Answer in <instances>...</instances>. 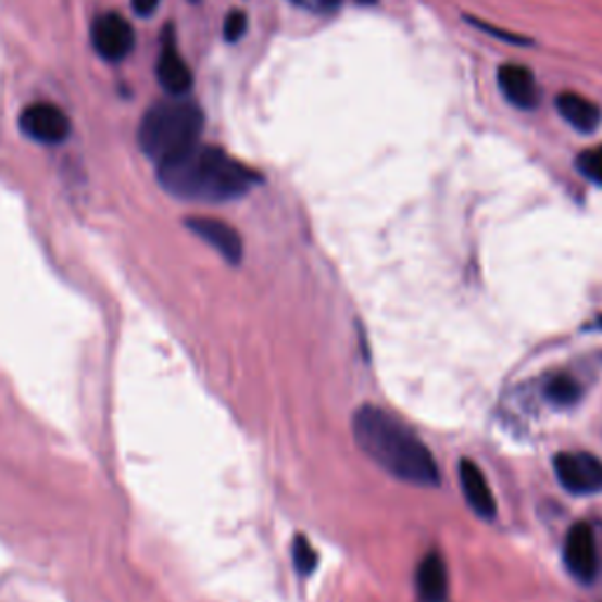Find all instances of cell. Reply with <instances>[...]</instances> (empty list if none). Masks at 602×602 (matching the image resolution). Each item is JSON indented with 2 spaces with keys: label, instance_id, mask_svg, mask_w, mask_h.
I'll use <instances>...</instances> for the list:
<instances>
[{
  "label": "cell",
  "instance_id": "10",
  "mask_svg": "<svg viewBox=\"0 0 602 602\" xmlns=\"http://www.w3.org/2000/svg\"><path fill=\"white\" fill-rule=\"evenodd\" d=\"M459 482H462L464 497L473 513L480 515L485 521H492L497 515V501L480 466L473 464L471 459H462V462H459Z\"/></svg>",
  "mask_w": 602,
  "mask_h": 602
},
{
  "label": "cell",
  "instance_id": "2",
  "mask_svg": "<svg viewBox=\"0 0 602 602\" xmlns=\"http://www.w3.org/2000/svg\"><path fill=\"white\" fill-rule=\"evenodd\" d=\"M353 438L361 452L393 478L417 487H436L440 482L431 450L391 412L363 405L353 414Z\"/></svg>",
  "mask_w": 602,
  "mask_h": 602
},
{
  "label": "cell",
  "instance_id": "11",
  "mask_svg": "<svg viewBox=\"0 0 602 602\" xmlns=\"http://www.w3.org/2000/svg\"><path fill=\"white\" fill-rule=\"evenodd\" d=\"M499 88L513 106L518 109H535L539 104V90L532 71L523 64H504L497 71Z\"/></svg>",
  "mask_w": 602,
  "mask_h": 602
},
{
  "label": "cell",
  "instance_id": "8",
  "mask_svg": "<svg viewBox=\"0 0 602 602\" xmlns=\"http://www.w3.org/2000/svg\"><path fill=\"white\" fill-rule=\"evenodd\" d=\"M155 76L161 88L170 97H186L193 88V74L189 64L181 60V52L177 48L175 28L165 26L163 40H161V54H158L155 64Z\"/></svg>",
  "mask_w": 602,
  "mask_h": 602
},
{
  "label": "cell",
  "instance_id": "3",
  "mask_svg": "<svg viewBox=\"0 0 602 602\" xmlns=\"http://www.w3.org/2000/svg\"><path fill=\"white\" fill-rule=\"evenodd\" d=\"M203 125V109L193 99L167 97L145 113L137 139L145 155L155 163H163L167 158L196 147Z\"/></svg>",
  "mask_w": 602,
  "mask_h": 602
},
{
  "label": "cell",
  "instance_id": "6",
  "mask_svg": "<svg viewBox=\"0 0 602 602\" xmlns=\"http://www.w3.org/2000/svg\"><path fill=\"white\" fill-rule=\"evenodd\" d=\"M92 48L106 62H123L135 48V28L123 14H99L92 24Z\"/></svg>",
  "mask_w": 602,
  "mask_h": 602
},
{
  "label": "cell",
  "instance_id": "1",
  "mask_svg": "<svg viewBox=\"0 0 602 602\" xmlns=\"http://www.w3.org/2000/svg\"><path fill=\"white\" fill-rule=\"evenodd\" d=\"M158 181L179 200L226 203L248 196L260 184V175L217 147L196 145L158 163Z\"/></svg>",
  "mask_w": 602,
  "mask_h": 602
},
{
  "label": "cell",
  "instance_id": "16",
  "mask_svg": "<svg viewBox=\"0 0 602 602\" xmlns=\"http://www.w3.org/2000/svg\"><path fill=\"white\" fill-rule=\"evenodd\" d=\"M577 170L589 181L602 186V145L593 147V149H586L584 153H579Z\"/></svg>",
  "mask_w": 602,
  "mask_h": 602
},
{
  "label": "cell",
  "instance_id": "13",
  "mask_svg": "<svg viewBox=\"0 0 602 602\" xmlns=\"http://www.w3.org/2000/svg\"><path fill=\"white\" fill-rule=\"evenodd\" d=\"M555 106H557V113H561V116L579 133L589 135L598 130V125L602 123L600 106L577 92H563L555 99Z\"/></svg>",
  "mask_w": 602,
  "mask_h": 602
},
{
  "label": "cell",
  "instance_id": "18",
  "mask_svg": "<svg viewBox=\"0 0 602 602\" xmlns=\"http://www.w3.org/2000/svg\"><path fill=\"white\" fill-rule=\"evenodd\" d=\"M158 5H161V0H133V8L139 17H151Z\"/></svg>",
  "mask_w": 602,
  "mask_h": 602
},
{
  "label": "cell",
  "instance_id": "14",
  "mask_svg": "<svg viewBox=\"0 0 602 602\" xmlns=\"http://www.w3.org/2000/svg\"><path fill=\"white\" fill-rule=\"evenodd\" d=\"M547 398L555 405H575L577 400L581 398V389L577 379L567 375V372H561V375H555L549 379L547 384Z\"/></svg>",
  "mask_w": 602,
  "mask_h": 602
},
{
  "label": "cell",
  "instance_id": "7",
  "mask_svg": "<svg viewBox=\"0 0 602 602\" xmlns=\"http://www.w3.org/2000/svg\"><path fill=\"white\" fill-rule=\"evenodd\" d=\"M563 561L572 577L581 584H591L598 577V547L589 523L569 527L563 547Z\"/></svg>",
  "mask_w": 602,
  "mask_h": 602
},
{
  "label": "cell",
  "instance_id": "17",
  "mask_svg": "<svg viewBox=\"0 0 602 602\" xmlns=\"http://www.w3.org/2000/svg\"><path fill=\"white\" fill-rule=\"evenodd\" d=\"M246 32H248V14L240 10L228 12V17L224 22V38L228 42H236L238 38H242V34Z\"/></svg>",
  "mask_w": 602,
  "mask_h": 602
},
{
  "label": "cell",
  "instance_id": "15",
  "mask_svg": "<svg viewBox=\"0 0 602 602\" xmlns=\"http://www.w3.org/2000/svg\"><path fill=\"white\" fill-rule=\"evenodd\" d=\"M292 563L297 567L299 575H313L315 567H318V553L311 547V541L306 537H297L292 543Z\"/></svg>",
  "mask_w": 602,
  "mask_h": 602
},
{
  "label": "cell",
  "instance_id": "12",
  "mask_svg": "<svg viewBox=\"0 0 602 602\" xmlns=\"http://www.w3.org/2000/svg\"><path fill=\"white\" fill-rule=\"evenodd\" d=\"M414 584H417V593L424 602H446L450 589L446 561L438 553H428L422 557Z\"/></svg>",
  "mask_w": 602,
  "mask_h": 602
},
{
  "label": "cell",
  "instance_id": "5",
  "mask_svg": "<svg viewBox=\"0 0 602 602\" xmlns=\"http://www.w3.org/2000/svg\"><path fill=\"white\" fill-rule=\"evenodd\" d=\"M20 130L40 145H62L71 135V121L66 113L50 102H36L26 106L20 116Z\"/></svg>",
  "mask_w": 602,
  "mask_h": 602
},
{
  "label": "cell",
  "instance_id": "4",
  "mask_svg": "<svg viewBox=\"0 0 602 602\" xmlns=\"http://www.w3.org/2000/svg\"><path fill=\"white\" fill-rule=\"evenodd\" d=\"M553 468L572 494L602 492V459L589 452H561L553 459Z\"/></svg>",
  "mask_w": 602,
  "mask_h": 602
},
{
  "label": "cell",
  "instance_id": "9",
  "mask_svg": "<svg viewBox=\"0 0 602 602\" xmlns=\"http://www.w3.org/2000/svg\"><path fill=\"white\" fill-rule=\"evenodd\" d=\"M193 236H198L212 250H217L228 264H240L242 260V238L231 224L214 217H189L184 222Z\"/></svg>",
  "mask_w": 602,
  "mask_h": 602
}]
</instances>
